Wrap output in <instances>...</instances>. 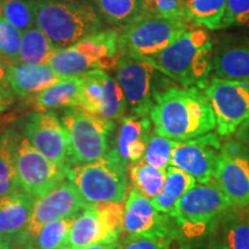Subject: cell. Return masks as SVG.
I'll use <instances>...</instances> for the list:
<instances>
[{"mask_svg":"<svg viewBox=\"0 0 249 249\" xmlns=\"http://www.w3.org/2000/svg\"><path fill=\"white\" fill-rule=\"evenodd\" d=\"M155 133L187 141L216 128V119L204 90L197 87H169L156 95L149 113Z\"/></svg>","mask_w":249,"mask_h":249,"instance_id":"cell-1","label":"cell"},{"mask_svg":"<svg viewBox=\"0 0 249 249\" xmlns=\"http://www.w3.org/2000/svg\"><path fill=\"white\" fill-rule=\"evenodd\" d=\"M142 59L182 87L204 89L213 71V42L207 31L194 28L158 53Z\"/></svg>","mask_w":249,"mask_h":249,"instance_id":"cell-2","label":"cell"},{"mask_svg":"<svg viewBox=\"0 0 249 249\" xmlns=\"http://www.w3.org/2000/svg\"><path fill=\"white\" fill-rule=\"evenodd\" d=\"M36 26L58 49L103 30L98 8L87 0H35Z\"/></svg>","mask_w":249,"mask_h":249,"instance_id":"cell-3","label":"cell"},{"mask_svg":"<svg viewBox=\"0 0 249 249\" xmlns=\"http://www.w3.org/2000/svg\"><path fill=\"white\" fill-rule=\"evenodd\" d=\"M231 205V201L213 180L193 187L177 202L170 214L178 226L182 241L198 238L213 230Z\"/></svg>","mask_w":249,"mask_h":249,"instance_id":"cell-4","label":"cell"},{"mask_svg":"<svg viewBox=\"0 0 249 249\" xmlns=\"http://www.w3.org/2000/svg\"><path fill=\"white\" fill-rule=\"evenodd\" d=\"M191 29L187 18L145 12L118 33V54L145 58L167 48Z\"/></svg>","mask_w":249,"mask_h":249,"instance_id":"cell-5","label":"cell"},{"mask_svg":"<svg viewBox=\"0 0 249 249\" xmlns=\"http://www.w3.org/2000/svg\"><path fill=\"white\" fill-rule=\"evenodd\" d=\"M126 169L108 151L97 160L71 167L67 179L89 205L124 203L127 193Z\"/></svg>","mask_w":249,"mask_h":249,"instance_id":"cell-6","label":"cell"},{"mask_svg":"<svg viewBox=\"0 0 249 249\" xmlns=\"http://www.w3.org/2000/svg\"><path fill=\"white\" fill-rule=\"evenodd\" d=\"M116 77L132 113L148 117L156 95L169 88L171 80L144 59L129 54H118Z\"/></svg>","mask_w":249,"mask_h":249,"instance_id":"cell-7","label":"cell"},{"mask_svg":"<svg viewBox=\"0 0 249 249\" xmlns=\"http://www.w3.org/2000/svg\"><path fill=\"white\" fill-rule=\"evenodd\" d=\"M70 140L71 167L91 163L107 154L108 135L113 120L88 113L79 108H68L61 118Z\"/></svg>","mask_w":249,"mask_h":249,"instance_id":"cell-8","label":"cell"},{"mask_svg":"<svg viewBox=\"0 0 249 249\" xmlns=\"http://www.w3.org/2000/svg\"><path fill=\"white\" fill-rule=\"evenodd\" d=\"M124 217V203L91 205L74 219L61 249H83L101 242L120 240Z\"/></svg>","mask_w":249,"mask_h":249,"instance_id":"cell-9","label":"cell"},{"mask_svg":"<svg viewBox=\"0 0 249 249\" xmlns=\"http://www.w3.org/2000/svg\"><path fill=\"white\" fill-rule=\"evenodd\" d=\"M213 107L218 135L230 136L249 124V81L213 76L203 89Z\"/></svg>","mask_w":249,"mask_h":249,"instance_id":"cell-10","label":"cell"},{"mask_svg":"<svg viewBox=\"0 0 249 249\" xmlns=\"http://www.w3.org/2000/svg\"><path fill=\"white\" fill-rule=\"evenodd\" d=\"M68 171L45 157L21 136L17 154V172L20 189L40 197L67 179Z\"/></svg>","mask_w":249,"mask_h":249,"instance_id":"cell-11","label":"cell"},{"mask_svg":"<svg viewBox=\"0 0 249 249\" xmlns=\"http://www.w3.org/2000/svg\"><path fill=\"white\" fill-rule=\"evenodd\" d=\"M124 232L126 236H154L181 241V234L172 216L158 211L150 198L134 187L124 204Z\"/></svg>","mask_w":249,"mask_h":249,"instance_id":"cell-12","label":"cell"},{"mask_svg":"<svg viewBox=\"0 0 249 249\" xmlns=\"http://www.w3.org/2000/svg\"><path fill=\"white\" fill-rule=\"evenodd\" d=\"M24 138L59 166L71 170L70 140L66 128L53 111H35L23 121Z\"/></svg>","mask_w":249,"mask_h":249,"instance_id":"cell-13","label":"cell"},{"mask_svg":"<svg viewBox=\"0 0 249 249\" xmlns=\"http://www.w3.org/2000/svg\"><path fill=\"white\" fill-rule=\"evenodd\" d=\"M220 144L217 134L213 132L198 138L177 142L172 151L171 165L185 171L200 183H208L214 180Z\"/></svg>","mask_w":249,"mask_h":249,"instance_id":"cell-14","label":"cell"},{"mask_svg":"<svg viewBox=\"0 0 249 249\" xmlns=\"http://www.w3.org/2000/svg\"><path fill=\"white\" fill-rule=\"evenodd\" d=\"M89 207L91 205L87 203L74 183L68 179L64 180L36 200L26 244L45 224L64 218H76Z\"/></svg>","mask_w":249,"mask_h":249,"instance_id":"cell-15","label":"cell"},{"mask_svg":"<svg viewBox=\"0 0 249 249\" xmlns=\"http://www.w3.org/2000/svg\"><path fill=\"white\" fill-rule=\"evenodd\" d=\"M214 181L233 205H249V154L241 144L226 143L220 150Z\"/></svg>","mask_w":249,"mask_h":249,"instance_id":"cell-16","label":"cell"},{"mask_svg":"<svg viewBox=\"0 0 249 249\" xmlns=\"http://www.w3.org/2000/svg\"><path fill=\"white\" fill-rule=\"evenodd\" d=\"M37 198L22 189L0 197V234L14 248L28 240L31 216Z\"/></svg>","mask_w":249,"mask_h":249,"instance_id":"cell-17","label":"cell"},{"mask_svg":"<svg viewBox=\"0 0 249 249\" xmlns=\"http://www.w3.org/2000/svg\"><path fill=\"white\" fill-rule=\"evenodd\" d=\"M62 79L65 77L50 65H28L22 62L7 65L8 87L13 95L21 99L36 97L43 90Z\"/></svg>","mask_w":249,"mask_h":249,"instance_id":"cell-18","label":"cell"},{"mask_svg":"<svg viewBox=\"0 0 249 249\" xmlns=\"http://www.w3.org/2000/svg\"><path fill=\"white\" fill-rule=\"evenodd\" d=\"M82 75L65 77L43 90L34 98L35 111H51L54 108H77L82 90Z\"/></svg>","mask_w":249,"mask_h":249,"instance_id":"cell-19","label":"cell"},{"mask_svg":"<svg viewBox=\"0 0 249 249\" xmlns=\"http://www.w3.org/2000/svg\"><path fill=\"white\" fill-rule=\"evenodd\" d=\"M213 71L222 79L249 81V40L218 50L213 55Z\"/></svg>","mask_w":249,"mask_h":249,"instance_id":"cell-20","label":"cell"},{"mask_svg":"<svg viewBox=\"0 0 249 249\" xmlns=\"http://www.w3.org/2000/svg\"><path fill=\"white\" fill-rule=\"evenodd\" d=\"M21 135L13 128L0 134V197L20 189L17 172V154Z\"/></svg>","mask_w":249,"mask_h":249,"instance_id":"cell-21","label":"cell"},{"mask_svg":"<svg viewBox=\"0 0 249 249\" xmlns=\"http://www.w3.org/2000/svg\"><path fill=\"white\" fill-rule=\"evenodd\" d=\"M195 185L196 180L191 174L170 165L166 170V179L163 188L160 194L152 198V204L160 213L170 214L176 207L177 202Z\"/></svg>","mask_w":249,"mask_h":249,"instance_id":"cell-22","label":"cell"},{"mask_svg":"<svg viewBox=\"0 0 249 249\" xmlns=\"http://www.w3.org/2000/svg\"><path fill=\"white\" fill-rule=\"evenodd\" d=\"M217 229L231 249H249L248 205H231L220 217Z\"/></svg>","mask_w":249,"mask_h":249,"instance_id":"cell-23","label":"cell"},{"mask_svg":"<svg viewBox=\"0 0 249 249\" xmlns=\"http://www.w3.org/2000/svg\"><path fill=\"white\" fill-rule=\"evenodd\" d=\"M76 46L102 64L103 70L116 67L118 59V33L116 30H102L77 42Z\"/></svg>","mask_w":249,"mask_h":249,"instance_id":"cell-24","label":"cell"},{"mask_svg":"<svg viewBox=\"0 0 249 249\" xmlns=\"http://www.w3.org/2000/svg\"><path fill=\"white\" fill-rule=\"evenodd\" d=\"M227 0H186L183 11L189 23L209 30L223 29Z\"/></svg>","mask_w":249,"mask_h":249,"instance_id":"cell-25","label":"cell"},{"mask_svg":"<svg viewBox=\"0 0 249 249\" xmlns=\"http://www.w3.org/2000/svg\"><path fill=\"white\" fill-rule=\"evenodd\" d=\"M151 120L148 116L132 114L123 118L116 148L110 151L124 166L128 167L127 149L130 143L139 140H149L151 135Z\"/></svg>","mask_w":249,"mask_h":249,"instance_id":"cell-26","label":"cell"},{"mask_svg":"<svg viewBox=\"0 0 249 249\" xmlns=\"http://www.w3.org/2000/svg\"><path fill=\"white\" fill-rule=\"evenodd\" d=\"M49 65L62 77L81 76L89 71L103 70L101 62L83 53L75 45L57 50Z\"/></svg>","mask_w":249,"mask_h":249,"instance_id":"cell-27","label":"cell"},{"mask_svg":"<svg viewBox=\"0 0 249 249\" xmlns=\"http://www.w3.org/2000/svg\"><path fill=\"white\" fill-rule=\"evenodd\" d=\"M59 50L38 26H34L22 34L20 62L28 65H49Z\"/></svg>","mask_w":249,"mask_h":249,"instance_id":"cell-28","label":"cell"},{"mask_svg":"<svg viewBox=\"0 0 249 249\" xmlns=\"http://www.w3.org/2000/svg\"><path fill=\"white\" fill-rule=\"evenodd\" d=\"M103 18L123 29L148 12V0H95Z\"/></svg>","mask_w":249,"mask_h":249,"instance_id":"cell-29","label":"cell"},{"mask_svg":"<svg viewBox=\"0 0 249 249\" xmlns=\"http://www.w3.org/2000/svg\"><path fill=\"white\" fill-rule=\"evenodd\" d=\"M165 179H166V170L151 166L144 160H140L130 165V180L133 187L150 200L160 194Z\"/></svg>","mask_w":249,"mask_h":249,"instance_id":"cell-30","label":"cell"},{"mask_svg":"<svg viewBox=\"0 0 249 249\" xmlns=\"http://www.w3.org/2000/svg\"><path fill=\"white\" fill-rule=\"evenodd\" d=\"M101 79L104 89V99L99 116L110 120H116L124 117L127 110V99L121 89L119 82L111 75L101 70Z\"/></svg>","mask_w":249,"mask_h":249,"instance_id":"cell-31","label":"cell"},{"mask_svg":"<svg viewBox=\"0 0 249 249\" xmlns=\"http://www.w3.org/2000/svg\"><path fill=\"white\" fill-rule=\"evenodd\" d=\"M75 218H64L45 224L26 245L36 249H61Z\"/></svg>","mask_w":249,"mask_h":249,"instance_id":"cell-32","label":"cell"},{"mask_svg":"<svg viewBox=\"0 0 249 249\" xmlns=\"http://www.w3.org/2000/svg\"><path fill=\"white\" fill-rule=\"evenodd\" d=\"M82 90L77 108L99 116L104 99V89L101 79V70H92L82 75Z\"/></svg>","mask_w":249,"mask_h":249,"instance_id":"cell-33","label":"cell"},{"mask_svg":"<svg viewBox=\"0 0 249 249\" xmlns=\"http://www.w3.org/2000/svg\"><path fill=\"white\" fill-rule=\"evenodd\" d=\"M2 15L22 33L36 26L35 0H0Z\"/></svg>","mask_w":249,"mask_h":249,"instance_id":"cell-34","label":"cell"},{"mask_svg":"<svg viewBox=\"0 0 249 249\" xmlns=\"http://www.w3.org/2000/svg\"><path fill=\"white\" fill-rule=\"evenodd\" d=\"M21 39L22 31L2 15L0 18V58L7 65L20 62Z\"/></svg>","mask_w":249,"mask_h":249,"instance_id":"cell-35","label":"cell"},{"mask_svg":"<svg viewBox=\"0 0 249 249\" xmlns=\"http://www.w3.org/2000/svg\"><path fill=\"white\" fill-rule=\"evenodd\" d=\"M177 142L178 141H173L156 133L151 134L142 160L157 169L167 170V167L171 165L172 151Z\"/></svg>","mask_w":249,"mask_h":249,"instance_id":"cell-36","label":"cell"},{"mask_svg":"<svg viewBox=\"0 0 249 249\" xmlns=\"http://www.w3.org/2000/svg\"><path fill=\"white\" fill-rule=\"evenodd\" d=\"M178 249H231L217 226L204 235L182 240Z\"/></svg>","mask_w":249,"mask_h":249,"instance_id":"cell-37","label":"cell"},{"mask_svg":"<svg viewBox=\"0 0 249 249\" xmlns=\"http://www.w3.org/2000/svg\"><path fill=\"white\" fill-rule=\"evenodd\" d=\"M249 26V0H227L223 28Z\"/></svg>","mask_w":249,"mask_h":249,"instance_id":"cell-38","label":"cell"},{"mask_svg":"<svg viewBox=\"0 0 249 249\" xmlns=\"http://www.w3.org/2000/svg\"><path fill=\"white\" fill-rule=\"evenodd\" d=\"M173 240L154 236H126L121 249H171Z\"/></svg>","mask_w":249,"mask_h":249,"instance_id":"cell-39","label":"cell"},{"mask_svg":"<svg viewBox=\"0 0 249 249\" xmlns=\"http://www.w3.org/2000/svg\"><path fill=\"white\" fill-rule=\"evenodd\" d=\"M186 0H148V11L167 18H185Z\"/></svg>","mask_w":249,"mask_h":249,"instance_id":"cell-40","label":"cell"},{"mask_svg":"<svg viewBox=\"0 0 249 249\" xmlns=\"http://www.w3.org/2000/svg\"><path fill=\"white\" fill-rule=\"evenodd\" d=\"M14 102V95L11 89L0 88V111L5 112L12 107Z\"/></svg>","mask_w":249,"mask_h":249,"instance_id":"cell-41","label":"cell"},{"mask_svg":"<svg viewBox=\"0 0 249 249\" xmlns=\"http://www.w3.org/2000/svg\"><path fill=\"white\" fill-rule=\"evenodd\" d=\"M123 244L120 240L114 242H101V244H95L83 249H121Z\"/></svg>","mask_w":249,"mask_h":249,"instance_id":"cell-42","label":"cell"},{"mask_svg":"<svg viewBox=\"0 0 249 249\" xmlns=\"http://www.w3.org/2000/svg\"><path fill=\"white\" fill-rule=\"evenodd\" d=\"M0 88L9 89L7 80V64L0 58Z\"/></svg>","mask_w":249,"mask_h":249,"instance_id":"cell-43","label":"cell"},{"mask_svg":"<svg viewBox=\"0 0 249 249\" xmlns=\"http://www.w3.org/2000/svg\"><path fill=\"white\" fill-rule=\"evenodd\" d=\"M0 249H15V248L11 242L6 240L4 236L0 234Z\"/></svg>","mask_w":249,"mask_h":249,"instance_id":"cell-44","label":"cell"},{"mask_svg":"<svg viewBox=\"0 0 249 249\" xmlns=\"http://www.w3.org/2000/svg\"><path fill=\"white\" fill-rule=\"evenodd\" d=\"M15 249H36V248H34L33 246L30 245H23V246H20V247H17Z\"/></svg>","mask_w":249,"mask_h":249,"instance_id":"cell-45","label":"cell"},{"mask_svg":"<svg viewBox=\"0 0 249 249\" xmlns=\"http://www.w3.org/2000/svg\"><path fill=\"white\" fill-rule=\"evenodd\" d=\"M2 113H4V112L0 111V126H1V121H2Z\"/></svg>","mask_w":249,"mask_h":249,"instance_id":"cell-46","label":"cell"},{"mask_svg":"<svg viewBox=\"0 0 249 249\" xmlns=\"http://www.w3.org/2000/svg\"><path fill=\"white\" fill-rule=\"evenodd\" d=\"M2 17V8H1V5H0V18Z\"/></svg>","mask_w":249,"mask_h":249,"instance_id":"cell-47","label":"cell"},{"mask_svg":"<svg viewBox=\"0 0 249 249\" xmlns=\"http://www.w3.org/2000/svg\"><path fill=\"white\" fill-rule=\"evenodd\" d=\"M249 132V130H248ZM247 141H248V150H249V134H248V138H247Z\"/></svg>","mask_w":249,"mask_h":249,"instance_id":"cell-48","label":"cell"}]
</instances>
